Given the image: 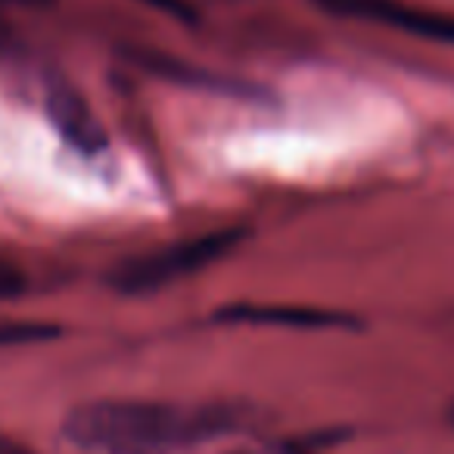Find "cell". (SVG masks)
I'll use <instances>...</instances> for the list:
<instances>
[{
	"instance_id": "30bf717a",
	"label": "cell",
	"mask_w": 454,
	"mask_h": 454,
	"mask_svg": "<svg viewBox=\"0 0 454 454\" xmlns=\"http://www.w3.org/2000/svg\"><path fill=\"white\" fill-rule=\"evenodd\" d=\"M451 423H454V404H451Z\"/></svg>"
},
{
	"instance_id": "ba28073f",
	"label": "cell",
	"mask_w": 454,
	"mask_h": 454,
	"mask_svg": "<svg viewBox=\"0 0 454 454\" xmlns=\"http://www.w3.org/2000/svg\"><path fill=\"white\" fill-rule=\"evenodd\" d=\"M140 4L159 10V13H165V16H175V20H184V22L193 20V10H190L184 0H140Z\"/></svg>"
},
{
	"instance_id": "6da1fadb",
	"label": "cell",
	"mask_w": 454,
	"mask_h": 454,
	"mask_svg": "<svg viewBox=\"0 0 454 454\" xmlns=\"http://www.w3.org/2000/svg\"><path fill=\"white\" fill-rule=\"evenodd\" d=\"M234 427L237 417L227 408L106 398L69 411L63 433L94 454H177L196 442L231 433Z\"/></svg>"
},
{
	"instance_id": "3957f363",
	"label": "cell",
	"mask_w": 454,
	"mask_h": 454,
	"mask_svg": "<svg viewBox=\"0 0 454 454\" xmlns=\"http://www.w3.org/2000/svg\"><path fill=\"white\" fill-rule=\"evenodd\" d=\"M317 7L348 20L377 22V26L395 28V32L414 35L435 44H454V13L423 10L404 0H315Z\"/></svg>"
},
{
	"instance_id": "7a4b0ae2",
	"label": "cell",
	"mask_w": 454,
	"mask_h": 454,
	"mask_svg": "<svg viewBox=\"0 0 454 454\" xmlns=\"http://www.w3.org/2000/svg\"><path fill=\"white\" fill-rule=\"evenodd\" d=\"M240 240H243V231H215V234L168 243L162 249H153V253L134 255V259L121 262L109 274V284L121 293L162 290V286L177 284V280L190 278V274H200L202 268L215 265V262L224 259Z\"/></svg>"
},
{
	"instance_id": "52a82bcc",
	"label": "cell",
	"mask_w": 454,
	"mask_h": 454,
	"mask_svg": "<svg viewBox=\"0 0 454 454\" xmlns=\"http://www.w3.org/2000/svg\"><path fill=\"white\" fill-rule=\"evenodd\" d=\"M26 290V274L16 265L0 259V299H13Z\"/></svg>"
},
{
	"instance_id": "5b68a950",
	"label": "cell",
	"mask_w": 454,
	"mask_h": 454,
	"mask_svg": "<svg viewBox=\"0 0 454 454\" xmlns=\"http://www.w3.org/2000/svg\"><path fill=\"white\" fill-rule=\"evenodd\" d=\"M53 115L63 125V131L75 140L78 146H94L97 144V128L90 121L88 109L82 106V100L72 94H53Z\"/></svg>"
},
{
	"instance_id": "277c9868",
	"label": "cell",
	"mask_w": 454,
	"mask_h": 454,
	"mask_svg": "<svg viewBox=\"0 0 454 454\" xmlns=\"http://www.w3.org/2000/svg\"><path fill=\"white\" fill-rule=\"evenodd\" d=\"M218 317L237 324H286V327L299 330H324V327H342V324H352V317L336 315V311H315V309H247V305H237V309L221 311Z\"/></svg>"
},
{
	"instance_id": "9c48e42d",
	"label": "cell",
	"mask_w": 454,
	"mask_h": 454,
	"mask_svg": "<svg viewBox=\"0 0 454 454\" xmlns=\"http://www.w3.org/2000/svg\"><path fill=\"white\" fill-rule=\"evenodd\" d=\"M0 454H26L22 448H13V445H7V442L0 439Z\"/></svg>"
},
{
	"instance_id": "8992f818",
	"label": "cell",
	"mask_w": 454,
	"mask_h": 454,
	"mask_svg": "<svg viewBox=\"0 0 454 454\" xmlns=\"http://www.w3.org/2000/svg\"><path fill=\"white\" fill-rule=\"evenodd\" d=\"M59 330L53 324L41 321H13V317H0V346H26V342L53 340Z\"/></svg>"
}]
</instances>
